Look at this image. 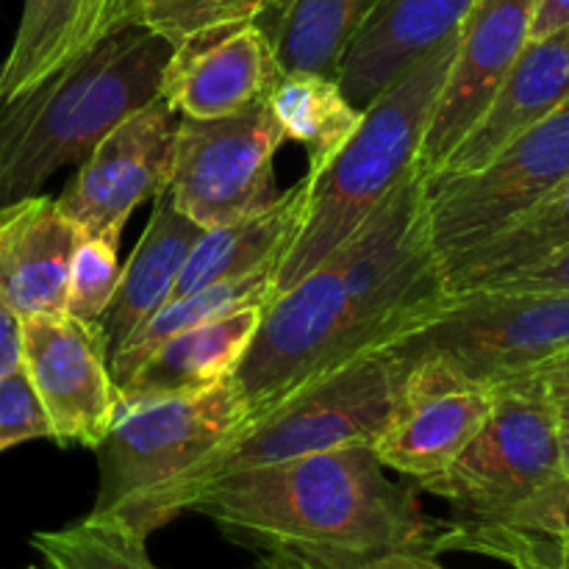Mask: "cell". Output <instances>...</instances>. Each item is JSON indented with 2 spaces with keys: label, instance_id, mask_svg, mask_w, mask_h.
<instances>
[{
  "label": "cell",
  "instance_id": "29",
  "mask_svg": "<svg viewBox=\"0 0 569 569\" xmlns=\"http://www.w3.org/2000/svg\"><path fill=\"white\" fill-rule=\"evenodd\" d=\"M456 520L478 522V526L545 539V542H569V472L561 470L559 476L542 483L537 492H531L509 509L487 517H456Z\"/></svg>",
  "mask_w": 569,
  "mask_h": 569
},
{
  "label": "cell",
  "instance_id": "15",
  "mask_svg": "<svg viewBox=\"0 0 569 569\" xmlns=\"http://www.w3.org/2000/svg\"><path fill=\"white\" fill-rule=\"evenodd\" d=\"M281 76L267 33L244 22L172 48L159 98L178 117L217 120L264 103Z\"/></svg>",
  "mask_w": 569,
  "mask_h": 569
},
{
  "label": "cell",
  "instance_id": "25",
  "mask_svg": "<svg viewBox=\"0 0 569 569\" xmlns=\"http://www.w3.org/2000/svg\"><path fill=\"white\" fill-rule=\"evenodd\" d=\"M287 142L309 150V170H320L337 156L361 122L359 106L348 100L328 72H283L264 100Z\"/></svg>",
  "mask_w": 569,
  "mask_h": 569
},
{
  "label": "cell",
  "instance_id": "11",
  "mask_svg": "<svg viewBox=\"0 0 569 569\" xmlns=\"http://www.w3.org/2000/svg\"><path fill=\"white\" fill-rule=\"evenodd\" d=\"M176 131V111L161 98L150 100L94 144L56 198L59 209L83 237L120 248L133 211L170 183Z\"/></svg>",
  "mask_w": 569,
  "mask_h": 569
},
{
  "label": "cell",
  "instance_id": "27",
  "mask_svg": "<svg viewBox=\"0 0 569 569\" xmlns=\"http://www.w3.org/2000/svg\"><path fill=\"white\" fill-rule=\"evenodd\" d=\"M264 0H133V26L164 37L172 48L209 33L256 22Z\"/></svg>",
  "mask_w": 569,
  "mask_h": 569
},
{
  "label": "cell",
  "instance_id": "39",
  "mask_svg": "<svg viewBox=\"0 0 569 569\" xmlns=\"http://www.w3.org/2000/svg\"><path fill=\"white\" fill-rule=\"evenodd\" d=\"M28 569H37V567H28Z\"/></svg>",
  "mask_w": 569,
  "mask_h": 569
},
{
  "label": "cell",
  "instance_id": "13",
  "mask_svg": "<svg viewBox=\"0 0 569 569\" xmlns=\"http://www.w3.org/2000/svg\"><path fill=\"white\" fill-rule=\"evenodd\" d=\"M539 0H478L459 28V48L422 139L417 172L433 176L483 114L531 39Z\"/></svg>",
  "mask_w": 569,
  "mask_h": 569
},
{
  "label": "cell",
  "instance_id": "5",
  "mask_svg": "<svg viewBox=\"0 0 569 569\" xmlns=\"http://www.w3.org/2000/svg\"><path fill=\"white\" fill-rule=\"evenodd\" d=\"M248 420L250 406L237 378L203 392L120 406L94 448L100 478L89 515L148 539L176 520L172 498L181 483Z\"/></svg>",
  "mask_w": 569,
  "mask_h": 569
},
{
  "label": "cell",
  "instance_id": "35",
  "mask_svg": "<svg viewBox=\"0 0 569 569\" xmlns=\"http://www.w3.org/2000/svg\"><path fill=\"white\" fill-rule=\"evenodd\" d=\"M569 22V0H539L537 17H533L531 39L559 31Z\"/></svg>",
  "mask_w": 569,
  "mask_h": 569
},
{
  "label": "cell",
  "instance_id": "34",
  "mask_svg": "<svg viewBox=\"0 0 569 569\" xmlns=\"http://www.w3.org/2000/svg\"><path fill=\"white\" fill-rule=\"evenodd\" d=\"M367 569H448L437 561V553L431 550H398V553H389L383 556L381 561L370 565Z\"/></svg>",
  "mask_w": 569,
  "mask_h": 569
},
{
  "label": "cell",
  "instance_id": "1",
  "mask_svg": "<svg viewBox=\"0 0 569 569\" xmlns=\"http://www.w3.org/2000/svg\"><path fill=\"white\" fill-rule=\"evenodd\" d=\"M442 267L409 172L370 220L322 264L264 306L233 372L250 417L365 353L389 348L445 303Z\"/></svg>",
  "mask_w": 569,
  "mask_h": 569
},
{
  "label": "cell",
  "instance_id": "14",
  "mask_svg": "<svg viewBox=\"0 0 569 569\" xmlns=\"http://www.w3.org/2000/svg\"><path fill=\"white\" fill-rule=\"evenodd\" d=\"M492 409V387L456 378L437 361H415L392 420L376 439L387 470L420 483L442 472L472 442Z\"/></svg>",
  "mask_w": 569,
  "mask_h": 569
},
{
  "label": "cell",
  "instance_id": "9",
  "mask_svg": "<svg viewBox=\"0 0 569 569\" xmlns=\"http://www.w3.org/2000/svg\"><path fill=\"white\" fill-rule=\"evenodd\" d=\"M561 472V420L533 376L492 387V409L472 442L420 492L453 506V517H487L520 503Z\"/></svg>",
  "mask_w": 569,
  "mask_h": 569
},
{
  "label": "cell",
  "instance_id": "19",
  "mask_svg": "<svg viewBox=\"0 0 569 569\" xmlns=\"http://www.w3.org/2000/svg\"><path fill=\"white\" fill-rule=\"evenodd\" d=\"M261 315V303L244 306L167 337L117 383L120 406L203 392L233 378L259 331Z\"/></svg>",
  "mask_w": 569,
  "mask_h": 569
},
{
  "label": "cell",
  "instance_id": "38",
  "mask_svg": "<svg viewBox=\"0 0 569 569\" xmlns=\"http://www.w3.org/2000/svg\"><path fill=\"white\" fill-rule=\"evenodd\" d=\"M253 569H287V567H278V565H270V561H261V565L253 567Z\"/></svg>",
  "mask_w": 569,
  "mask_h": 569
},
{
  "label": "cell",
  "instance_id": "6",
  "mask_svg": "<svg viewBox=\"0 0 569 569\" xmlns=\"http://www.w3.org/2000/svg\"><path fill=\"white\" fill-rule=\"evenodd\" d=\"M411 365L392 348L365 353L250 417L172 498V515L214 478L348 445H376L392 420Z\"/></svg>",
  "mask_w": 569,
  "mask_h": 569
},
{
  "label": "cell",
  "instance_id": "18",
  "mask_svg": "<svg viewBox=\"0 0 569 569\" xmlns=\"http://www.w3.org/2000/svg\"><path fill=\"white\" fill-rule=\"evenodd\" d=\"M478 0H381L376 14L339 61L337 83L365 109L400 70L459 33Z\"/></svg>",
  "mask_w": 569,
  "mask_h": 569
},
{
  "label": "cell",
  "instance_id": "37",
  "mask_svg": "<svg viewBox=\"0 0 569 569\" xmlns=\"http://www.w3.org/2000/svg\"><path fill=\"white\" fill-rule=\"evenodd\" d=\"M556 415H559L561 422H569V403L565 406H556Z\"/></svg>",
  "mask_w": 569,
  "mask_h": 569
},
{
  "label": "cell",
  "instance_id": "3",
  "mask_svg": "<svg viewBox=\"0 0 569 569\" xmlns=\"http://www.w3.org/2000/svg\"><path fill=\"white\" fill-rule=\"evenodd\" d=\"M172 44L128 26L37 87L0 103V206L17 203L67 164H81L126 117L159 98Z\"/></svg>",
  "mask_w": 569,
  "mask_h": 569
},
{
  "label": "cell",
  "instance_id": "23",
  "mask_svg": "<svg viewBox=\"0 0 569 569\" xmlns=\"http://www.w3.org/2000/svg\"><path fill=\"white\" fill-rule=\"evenodd\" d=\"M569 244V178L553 192L522 211L498 233L453 259L442 261V281L448 295L487 289L515 272L539 264Z\"/></svg>",
  "mask_w": 569,
  "mask_h": 569
},
{
  "label": "cell",
  "instance_id": "8",
  "mask_svg": "<svg viewBox=\"0 0 569 569\" xmlns=\"http://www.w3.org/2000/svg\"><path fill=\"white\" fill-rule=\"evenodd\" d=\"M569 178V100L461 176L422 178L426 231L439 264L531 209Z\"/></svg>",
  "mask_w": 569,
  "mask_h": 569
},
{
  "label": "cell",
  "instance_id": "12",
  "mask_svg": "<svg viewBox=\"0 0 569 569\" xmlns=\"http://www.w3.org/2000/svg\"><path fill=\"white\" fill-rule=\"evenodd\" d=\"M22 370L39 395L53 442L94 450L120 411L109 350L94 322L67 315L22 320Z\"/></svg>",
  "mask_w": 569,
  "mask_h": 569
},
{
  "label": "cell",
  "instance_id": "28",
  "mask_svg": "<svg viewBox=\"0 0 569 569\" xmlns=\"http://www.w3.org/2000/svg\"><path fill=\"white\" fill-rule=\"evenodd\" d=\"M120 259L114 244L103 239L83 237L72 253L70 278H67L64 315L81 322H98L109 309L120 283Z\"/></svg>",
  "mask_w": 569,
  "mask_h": 569
},
{
  "label": "cell",
  "instance_id": "17",
  "mask_svg": "<svg viewBox=\"0 0 569 569\" xmlns=\"http://www.w3.org/2000/svg\"><path fill=\"white\" fill-rule=\"evenodd\" d=\"M83 233L56 198L0 206V298L22 317L64 315L72 253Z\"/></svg>",
  "mask_w": 569,
  "mask_h": 569
},
{
  "label": "cell",
  "instance_id": "26",
  "mask_svg": "<svg viewBox=\"0 0 569 569\" xmlns=\"http://www.w3.org/2000/svg\"><path fill=\"white\" fill-rule=\"evenodd\" d=\"M272 298H276V267H267V270L250 272V276L242 278H231V281L211 283V287L198 289V292L167 300L111 356V376L120 383L156 345L164 342L172 333L187 331V328L200 326V322L217 320V317H226L231 311L244 309V306H267Z\"/></svg>",
  "mask_w": 569,
  "mask_h": 569
},
{
  "label": "cell",
  "instance_id": "21",
  "mask_svg": "<svg viewBox=\"0 0 569 569\" xmlns=\"http://www.w3.org/2000/svg\"><path fill=\"white\" fill-rule=\"evenodd\" d=\"M200 233L203 228L194 226L187 214L176 209L167 189L156 194L153 214L137 248L128 256V264H122L114 298L106 315L94 322L109 350V359L148 317H153L172 298V289Z\"/></svg>",
  "mask_w": 569,
  "mask_h": 569
},
{
  "label": "cell",
  "instance_id": "16",
  "mask_svg": "<svg viewBox=\"0 0 569 569\" xmlns=\"http://www.w3.org/2000/svg\"><path fill=\"white\" fill-rule=\"evenodd\" d=\"M569 100V22L559 31L528 39L522 53L506 72L483 114L472 122L461 142L450 150L433 176H461L478 170L503 144L520 137Z\"/></svg>",
  "mask_w": 569,
  "mask_h": 569
},
{
  "label": "cell",
  "instance_id": "20",
  "mask_svg": "<svg viewBox=\"0 0 569 569\" xmlns=\"http://www.w3.org/2000/svg\"><path fill=\"white\" fill-rule=\"evenodd\" d=\"M128 26H133V0H26L14 42L0 64V103Z\"/></svg>",
  "mask_w": 569,
  "mask_h": 569
},
{
  "label": "cell",
  "instance_id": "31",
  "mask_svg": "<svg viewBox=\"0 0 569 569\" xmlns=\"http://www.w3.org/2000/svg\"><path fill=\"white\" fill-rule=\"evenodd\" d=\"M487 289H503V292H569V244L559 253L548 256L528 270L515 272L503 281ZM478 292V289H476Z\"/></svg>",
  "mask_w": 569,
  "mask_h": 569
},
{
  "label": "cell",
  "instance_id": "33",
  "mask_svg": "<svg viewBox=\"0 0 569 569\" xmlns=\"http://www.w3.org/2000/svg\"><path fill=\"white\" fill-rule=\"evenodd\" d=\"M537 378V383L542 387V392L548 395V400L553 406L569 403V350L567 353L556 356L548 365H542L539 370L531 372Z\"/></svg>",
  "mask_w": 569,
  "mask_h": 569
},
{
  "label": "cell",
  "instance_id": "32",
  "mask_svg": "<svg viewBox=\"0 0 569 569\" xmlns=\"http://www.w3.org/2000/svg\"><path fill=\"white\" fill-rule=\"evenodd\" d=\"M22 367V317L0 298V378Z\"/></svg>",
  "mask_w": 569,
  "mask_h": 569
},
{
  "label": "cell",
  "instance_id": "30",
  "mask_svg": "<svg viewBox=\"0 0 569 569\" xmlns=\"http://www.w3.org/2000/svg\"><path fill=\"white\" fill-rule=\"evenodd\" d=\"M33 439H53V428L20 367L0 378V453Z\"/></svg>",
  "mask_w": 569,
  "mask_h": 569
},
{
  "label": "cell",
  "instance_id": "24",
  "mask_svg": "<svg viewBox=\"0 0 569 569\" xmlns=\"http://www.w3.org/2000/svg\"><path fill=\"white\" fill-rule=\"evenodd\" d=\"M381 0H264L256 26L267 33L283 72L333 76Z\"/></svg>",
  "mask_w": 569,
  "mask_h": 569
},
{
  "label": "cell",
  "instance_id": "22",
  "mask_svg": "<svg viewBox=\"0 0 569 569\" xmlns=\"http://www.w3.org/2000/svg\"><path fill=\"white\" fill-rule=\"evenodd\" d=\"M306 194H309V178L303 172L287 192L278 194L264 209L206 228L189 253L187 267L172 289V298L198 292L211 283L250 276L267 267L278 270V261L289 253L303 226Z\"/></svg>",
  "mask_w": 569,
  "mask_h": 569
},
{
  "label": "cell",
  "instance_id": "10",
  "mask_svg": "<svg viewBox=\"0 0 569 569\" xmlns=\"http://www.w3.org/2000/svg\"><path fill=\"white\" fill-rule=\"evenodd\" d=\"M283 142L264 103L217 120L178 117L167 192L203 231L253 214L278 198L272 161Z\"/></svg>",
  "mask_w": 569,
  "mask_h": 569
},
{
  "label": "cell",
  "instance_id": "2",
  "mask_svg": "<svg viewBox=\"0 0 569 569\" xmlns=\"http://www.w3.org/2000/svg\"><path fill=\"white\" fill-rule=\"evenodd\" d=\"M417 492L415 481L387 476L372 445H348L228 472L200 487L183 511L270 565L367 569L398 550H431L437 520Z\"/></svg>",
  "mask_w": 569,
  "mask_h": 569
},
{
  "label": "cell",
  "instance_id": "36",
  "mask_svg": "<svg viewBox=\"0 0 569 569\" xmlns=\"http://www.w3.org/2000/svg\"><path fill=\"white\" fill-rule=\"evenodd\" d=\"M561 470L569 472V422H561Z\"/></svg>",
  "mask_w": 569,
  "mask_h": 569
},
{
  "label": "cell",
  "instance_id": "4",
  "mask_svg": "<svg viewBox=\"0 0 569 569\" xmlns=\"http://www.w3.org/2000/svg\"><path fill=\"white\" fill-rule=\"evenodd\" d=\"M459 33L400 70L361 111L348 142L320 170H306L303 226L278 261L276 295L337 253L372 211L417 170L433 106L453 67Z\"/></svg>",
  "mask_w": 569,
  "mask_h": 569
},
{
  "label": "cell",
  "instance_id": "7",
  "mask_svg": "<svg viewBox=\"0 0 569 569\" xmlns=\"http://www.w3.org/2000/svg\"><path fill=\"white\" fill-rule=\"evenodd\" d=\"M409 365L437 361L456 378L498 387L569 350V292L448 295L415 331L389 345Z\"/></svg>",
  "mask_w": 569,
  "mask_h": 569
}]
</instances>
